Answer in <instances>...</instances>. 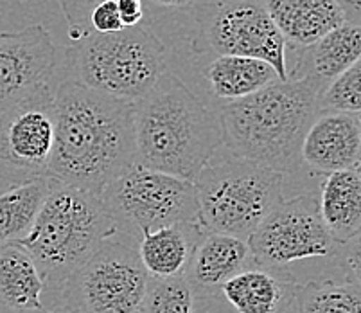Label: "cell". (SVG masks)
<instances>
[{"label":"cell","mask_w":361,"mask_h":313,"mask_svg":"<svg viewBox=\"0 0 361 313\" xmlns=\"http://www.w3.org/2000/svg\"><path fill=\"white\" fill-rule=\"evenodd\" d=\"M133 164V105L63 76L56 85L54 144L47 179L99 196Z\"/></svg>","instance_id":"6da1fadb"},{"label":"cell","mask_w":361,"mask_h":313,"mask_svg":"<svg viewBox=\"0 0 361 313\" xmlns=\"http://www.w3.org/2000/svg\"><path fill=\"white\" fill-rule=\"evenodd\" d=\"M326 83L275 81L218 112L223 146L239 159L281 173L286 182L302 173L300 146L318 114Z\"/></svg>","instance_id":"7a4b0ae2"},{"label":"cell","mask_w":361,"mask_h":313,"mask_svg":"<svg viewBox=\"0 0 361 313\" xmlns=\"http://www.w3.org/2000/svg\"><path fill=\"white\" fill-rule=\"evenodd\" d=\"M137 164L195 182L223 146L218 112L166 71L133 105Z\"/></svg>","instance_id":"3957f363"},{"label":"cell","mask_w":361,"mask_h":313,"mask_svg":"<svg viewBox=\"0 0 361 313\" xmlns=\"http://www.w3.org/2000/svg\"><path fill=\"white\" fill-rule=\"evenodd\" d=\"M116 234L117 227L101 196L54 182L31 232L20 245L40 268L45 295H49L60 290Z\"/></svg>","instance_id":"277c9868"},{"label":"cell","mask_w":361,"mask_h":313,"mask_svg":"<svg viewBox=\"0 0 361 313\" xmlns=\"http://www.w3.org/2000/svg\"><path fill=\"white\" fill-rule=\"evenodd\" d=\"M166 45L147 29L88 36L65 51L63 76L99 94L135 105L166 69Z\"/></svg>","instance_id":"5b68a950"},{"label":"cell","mask_w":361,"mask_h":313,"mask_svg":"<svg viewBox=\"0 0 361 313\" xmlns=\"http://www.w3.org/2000/svg\"><path fill=\"white\" fill-rule=\"evenodd\" d=\"M198 223L205 232L248 240L286 199V179L274 170L239 159L219 148L195 182Z\"/></svg>","instance_id":"8992f818"},{"label":"cell","mask_w":361,"mask_h":313,"mask_svg":"<svg viewBox=\"0 0 361 313\" xmlns=\"http://www.w3.org/2000/svg\"><path fill=\"white\" fill-rule=\"evenodd\" d=\"M149 279L135 240L117 232L60 290L45 295L44 306L61 302L80 313H140Z\"/></svg>","instance_id":"52a82bcc"},{"label":"cell","mask_w":361,"mask_h":313,"mask_svg":"<svg viewBox=\"0 0 361 313\" xmlns=\"http://www.w3.org/2000/svg\"><path fill=\"white\" fill-rule=\"evenodd\" d=\"M117 232L139 240L173 223H198L195 184L133 164L99 194Z\"/></svg>","instance_id":"ba28073f"},{"label":"cell","mask_w":361,"mask_h":313,"mask_svg":"<svg viewBox=\"0 0 361 313\" xmlns=\"http://www.w3.org/2000/svg\"><path fill=\"white\" fill-rule=\"evenodd\" d=\"M254 265L295 281V268L314 259L338 258L334 243L320 218L317 193L284 199L246 240Z\"/></svg>","instance_id":"9c48e42d"},{"label":"cell","mask_w":361,"mask_h":313,"mask_svg":"<svg viewBox=\"0 0 361 313\" xmlns=\"http://www.w3.org/2000/svg\"><path fill=\"white\" fill-rule=\"evenodd\" d=\"M195 16L196 54L255 58L288 81V44L259 0H205L196 6Z\"/></svg>","instance_id":"30bf717a"},{"label":"cell","mask_w":361,"mask_h":313,"mask_svg":"<svg viewBox=\"0 0 361 313\" xmlns=\"http://www.w3.org/2000/svg\"><path fill=\"white\" fill-rule=\"evenodd\" d=\"M58 83L40 88L0 114V193L47 177Z\"/></svg>","instance_id":"8fae6325"},{"label":"cell","mask_w":361,"mask_h":313,"mask_svg":"<svg viewBox=\"0 0 361 313\" xmlns=\"http://www.w3.org/2000/svg\"><path fill=\"white\" fill-rule=\"evenodd\" d=\"M51 33L42 24L0 33V114L63 78Z\"/></svg>","instance_id":"7c38bea8"},{"label":"cell","mask_w":361,"mask_h":313,"mask_svg":"<svg viewBox=\"0 0 361 313\" xmlns=\"http://www.w3.org/2000/svg\"><path fill=\"white\" fill-rule=\"evenodd\" d=\"M360 160V114L318 112L302 141V171L322 179L336 171L357 170Z\"/></svg>","instance_id":"4fadbf2b"},{"label":"cell","mask_w":361,"mask_h":313,"mask_svg":"<svg viewBox=\"0 0 361 313\" xmlns=\"http://www.w3.org/2000/svg\"><path fill=\"white\" fill-rule=\"evenodd\" d=\"M254 266L246 240L219 232H203L187 265L183 279L198 301H218L221 286L243 270Z\"/></svg>","instance_id":"5bb4252c"},{"label":"cell","mask_w":361,"mask_h":313,"mask_svg":"<svg viewBox=\"0 0 361 313\" xmlns=\"http://www.w3.org/2000/svg\"><path fill=\"white\" fill-rule=\"evenodd\" d=\"M288 47L304 49L345 22L334 0H259Z\"/></svg>","instance_id":"9a60e30c"},{"label":"cell","mask_w":361,"mask_h":313,"mask_svg":"<svg viewBox=\"0 0 361 313\" xmlns=\"http://www.w3.org/2000/svg\"><path fill=\"white\" fill-rule=\"evenodd\" d=\"M361 58V25L343 22L320 40L298 49L288 80L314 78L329 85Z\"/></svg>","instance_id":"2e32d148"},{"label":"cell","mask_w":361,"mask_h":313,"mask_svg":"<svg viewBox=\"0 0 361 313\" xmlns=\"http://www.w3.org/2000/svg\"><path fill=\"white\" fill-rule=\"evenodd\" d=\"M203 232L200 223H173L144 234L137 250L147 276L151 279L183 278Z\"/></svg>","instance_id":"e0dca14e"},{"label":"cell","mask_w":361,"mask_h":313,"mask_svg":"<svg viewBox=\"0 0 361 313\" xmlns=\"http://www.w3.org/2000/svg\"><path fill=\"white\" fill-rule=\"evenodd\" d=\"M318 211L336 245H345L361 230V171L345 170L322 177Z\"/></svg>","instance_id":"ac0fdd59"},{"label":"cell","mask_w":361,"mask_h":313,"mask_svg":"<svg viewBox=\"0 0 361 313\" xmlns=\"http://www.w3.org/2000/svg\"><path fill=\"white\" fill-rule=\"evenodd\" d=\"M297 286L254 265L226 281L221 297L235 313H291Z\"/></svg>","instance_id":"d6986e66"},{"label":"cell","mask_w":361,"mask_h":313,"mask_svg":"<svg viewBox=\"0 0 361 313\" xmlns=\"http://www.w3.org/2000/svg\"><path fill=\"white\" fill-rule=\"evenodd\" d=\"M45 281L20 243L0 245V313H32L44 308Z\"/></svg>","instance_id":"ffe728a7"},{"label":"cell","mask_w":361,"mask_h":313,"mask_svg":"<svg viewBox=\"0 0 361 313\" xmlns=\"http://www.w3.org/2000/svg\"><path fill=\"white\" fill-rule=\"evenodd\" d=\"M211 94L225 105L257 94L279 80L271 65L243 56H216L203 67Z\"/></svg>","instance_id":"44dd1931"},{"label":"cell","mask_w":361,"mask_h":313,"mask_svg":"<svg viewBox=\"0 0 361 313\" xmlns=\"http://www.w3.org/2000/svg\"><path fill=\"white\" fill-rule=\"evenodd\" d=\"M52 186L54 182L45 177L0 193V245L27 238Z\"/></svg>","instance_id":"7402d4cb"},{"label":"cell","mask_w":361,"mask_h":313,"mask_svg":"<svg viewBox=\"0 0 361 313\" xmlns=\"http://www.w3.org/2000/svg\"><path fill=\"white\" fill-rule=\"evenodd\" d=\"M291 313H361V288L350 279L320 278L300 283Z\"/></svg>","instance_id":"603a6c76"},{"label":"cell","mask_w":361,"mask_h":313,"mask_svg":"<svg viewBox=\"0 0 361 313\" xmlns=\"http://www.w3.org/2000/svg\"><path fill=\"white\" fill-rule=\"evenodd\" d=\"M140 313H200V301L183 278L149 279Z\"/></svg>","instance_id":"cb8c5ba5"},{"label":"cell","mask_w":361,"mask_h":313,"mask_svg":"<svg viewBox=\"0 0 361 313\" xmlns=\"http://www.w3.org/2000/svg\"><path fill=\"white\" fill-rule=\"evenodd\" d=\"M318 112L361 114V58L324 90Z\"/></svg>","instance_id":"d4e9b609"},{"label":"cell","mask_w":361,"mask_h":313,"mask_svg":"<svg viewBox=\"0 0 361 313\" xmlns=\"http://www.w3.org/2000/svg\"><path fill=\"white\" fill-rule=\"evenodd\" d=\"M68 25V36L72 42H80L81 38L92 33L90 13L101 2L106 0H58Z\"/></svg>","instance_id":"484cf974"},{"label":"cell","mask_w":361,"mask_h":313,"mask_svg":"<svg viewBox=\"0 0 361 313\" xmlns=\"http://www.w3.org/2000/svg\"><path fill=\"white\" fill-rule=\"evenodd\" d=\"M90 29L97 35H111L126 29L121 22L119 9H117L116 0H106L101 2L90 13Z\"/></svg>","instance_id":"4316f807"},{"label":"cell","mask_w":361,"mask_h":313,"mask_svg":"<svg viewBox=\"0 0 361 313\" xmlns=\"http://www.w3.org/2000/svg\"><path fill=\"white\" fill-rule=\"evenodd\" d=\"M338 258H341V266L347 270V279L361 288V230L345 245L340 247Z\"/></svg>","instance_id":"83f0119b"},{"label":"cell","mask_w":361,"mask_h":313,"mask_svg":"<svg viewBox=\"0 0 361 313\" xmlns=\"http://www.w3.org/2000/svg\"><path fill=\"white\" fill-rule=\"evenodd\" d=\"M116 4L124 28H137L144 20L142 0H116Z\"/></svg>","instance_id":"f1b7e54d"},{"label":"cell","mask_w":361,"mask_h":313,"mask_svg":"<svg viewBox=\"0 0 361 313\" xmlns=\"http://www.w3.org/2000/svg\"><path fill=\"white\" fill-rule=\"evenodd\" d=\"M347 24L361 25V0H334Z\"/></svg>","instance_id":"f546056e"},{"label":"cell","mask_w":361,"mask_h":313,"mask_svg":"<svg viewBox=\"0 0 361 313\" xmlns=\"http://www.w3.org/2000/svg\"><path fill=\"white\" fill-rule=\"evenodd\" d=\"M146 2H149V4L153 6H159V8H166V9H185V8H191V6H196L198 0H146Z\"/></svg>","instance_id":"4dcf8cb0"},{"label":"cell","mask_w":361,"mask_h":313,"mask_svg":"<svg viewBox=\"0 0 361 313\" xmlns=\"http://www.w3.org/2000/svg\"><path fill=\"white\" fill-rule=\"evenodd\" d=\"M32 313H80V312H75L74 308H71V306L67 305H61V302H51V305H45L44 308Z\"/></svg>","instance_id":"1f68e13d"},{"label":"cell","mask_w":361,"mask_h":313,"mask_svg":"<svg viewBox=\"0 0 361 313\" xmlns=\"http://www.w3.org/2000/svg\"><path fill=\"white\" fill-rule=\"evenodd\" d=\"M360 121H361V114H360ZM357 170L361 171V160H360V167H357Z\"/></svg>","instance_id":"d6a6232c"}]
</instances>
